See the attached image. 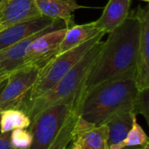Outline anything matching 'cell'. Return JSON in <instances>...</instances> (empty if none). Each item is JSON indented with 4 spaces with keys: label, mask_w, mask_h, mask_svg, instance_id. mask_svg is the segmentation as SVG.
Listing matches in <instances>:
<instances>
[{
    "label": "cell",
    "mask_w": 149,
    "mask_h": 149,
    "mask_svg": "<svg viewBox=\"0 0 149 149\" xmlns=\"http://www.w3.org/2000/svg\"><path fill=\"white\" fill-rule=\"evenodd\" d=\"M68 27L60 26L44 31L28 45L24 59V66L29 65H44L57 54L58 49Z\"/></svg>",
    "instance_id": "7"
},
{
    "label": "cell",
    "mask_w": 149,
    "mask_h": 149,
    "mask_svg": "<svg viewBox=\"0 0 149 149\" xmlns=\"http://www.w3.org/2000/svg\"><path fill=\"white\" fill-rule=\"evenodd\" d=\"M140 1H143V2H147V3H148L149 0H140Z\"/></svg>",
    "instance_id": "27"
},
{
    "label": "cell",
    "mask_w": 149,
    "mask_h": 149,
    "mask_svg": "<svg viewBox=\"0 0 149 149\" xmlns=\"http://www.w3.org/2000/svg\"><path fill=\"white\" fill-rule=\"evenodd\" d=\"M141 29L139 6L129 12L122 24L107 33V39L103 42L86 76L82 96L97 85L134 70Z\"/></svg>",
    "instance_id": "1"
},
{
    "label": "cell",
    "mask_w": 149,
    "mask_h": 149,
    "mask_svg": "<svg viewBox=\"0 0 149 149\" xmlns=\"http://www.w3.org/2000/svg\"><path fill=\"white\" fill-rule=\"evenodd\" d=\"M65 23L45 17H39L25 22H21L0 30V51L20 42L36 33Z\"/></svg>",
    "instance_id": "8"
},
{
    "label": "cell",
    "mask_w": 149,
    "mask_h": 149,
    "mask_svg": "<svg viewBox=\"0 0 149 149\" xmlns=\"http://www.w3.org/2000/svg\"><path fill=\"white\" fill-rule=\"evenodd\" d=\"M105 35L106 33L102 31L84 44L61 54H56L49 59L41 67L38 77L31 89L27 100L22 108L27 103L42 96L46 92L51 90L56 84H58V82L65 76V74L97 42L102 40ZM22 108L20 110H22Z\"/></svg>",
    "instance_id": "4"
},
{
    "label": "cell",
    "mask_w": 149,
    "mask_h": 149,
    "mask_svg": "<svg viewBox=\"0 0 149 149\" xmlns=\"http://www.w3.org/2000/svg\"><path fill=\"white\" fill-rule=\"evenodd\" d=\"M40 65H29L8 74L0 93V113L8 109H21L40 72Z\"/></svg>",
    "instance_id": "6"
},
{
    "label": "cell",
    "mask_w": 149,
    "mask_h": 149,
    "mask_svg": "<svg viewBox=\"0 0 149 149\" xmlns=\"http://www.w3.org/2000/svg\"><path fill=\"white\" fill-rule=\"evenodd\" d=\"M74 109L70 105H55L35 116L29 127L32 136L29 149H49Z\"/></svg>",
    "instance_id": "5"
},
{
    "label": "cell",
    "mask_w": 149,
    "mask_h": 149,
    "mask_svg": "<svg viewBox=\"0 0 149 149\" xmlns=\"http://www.w3.org/2000/svg\"><path fill=\"white\" fill-rule=\"evenodd\" d=\"M103 41L97 42L80 60L63 77L58 84L42 96L27 103L23 108L31 120L40 112L55 105H70L77 108L83 93V88L91 65L96 58Z\"/></svg>",
    "instance_id": "3"
},
{
    "label": "cell",
    "mask_w": 149,
    "mask_h": 149,
    "mask_svg": "<svg viewBox=\"0 0 149 149\" xmlns=\"http://www.w3.org/2000/svg\"><path fill=\"white\" fill-rule=\"evenodd\" d=\"M39 17L35 0L0 1V30Z\"/></svg>",
    "instance_id": "11"
},
{
    "label": "cell",
    "mask_w": 149,
    "mask_h": 149,
    "mask_svg": "<svg viewBox=\"0 0 149 149\" xmlns=\"http://www.w3.org/2000/svg\"><path fill=\"white\" fill-rule=\"evenodd\" d=\"M7 77H8V75H4V74H1V73H0V82H1L2 80L5 79Z\"/></svg>",
    "instance_id": "25"
},
{
    "label": "cell",
    "mask_w": 149,
    "mask_h": 149,
    "mask_svg": "<svg viewBox=\"0 0 149 149\" xmlns=\"http://www.w3.org/2000/svg\"><path fill=\"white\" fill-rule=\"evenodd\" d=\"M29 116L19 109H8L0 113V132L9 133L15 129L29 128Z\"/></svg>",
    "instance_id": "17"
},
{
    "label": "cell",
    "mask_w": 149,
    "mask_h": 149,
    "mask_svg": "<svg viewBox=\"0 0 149 149\" xmlns=\"http://www.w3.org/2000/svg\"><path fill=\"white\" fill-rule=\"evenodd\" d=\"M141 149H149V142L148 143V144H146V145H145V146H144V147H143Z\"/></svg>",
    "instance_id": "26"
},
{
    "label": "cell",
    "mask_w": 149,
    "mask_h": 149,
    "mask_svg": "<svg viewBox=\"0 0 149 149\" xmlns=\"http://www.w3.org/2000/svg\"><path fill=\"white\" fill-rule=\"evenodd\" d=\"M78 113L73 110L70 117L67 119L66 122L63 126L62 129L58 133L55 141L52 144L49 149H65L68 144L72 141V131L75 126V123L78 120Z\"/></svg>",
    "instance_id": "19"
},
{
    "label": "cell",
    "mask_w": 149,
    "mask_h": 149,
    "mask_svg": "<svg viewBox=\"0 0 149 149\" xmlns=\"http://www.w3.org/2000/svg\"><path fill=\"white\" fill-rule=\"evenodd\" d=\"M134 112L137 114H142L149 123V88L138 92L135 99Z\"/></svg>",
    "instance_id": "21"
},
{
    "label": "cell",
    "mask_w": 149,
    "mask_h": 149,
    "mask_svg": "<svg viewBox=\"0 0 149 149\" xmlns=\"http://www.w3.org/2000/svg\"><path fill=\"white\" fill-rule=\"evenodd\" d=\"M136 114L133 110L119 113L111 117L105 124L108 128L109 147L121 142L131 130Z\"/></svg>",
    "instance_id": "16"
},
{
    "label": "cell",
    "mask_w": 149,
    "mask_h": 149,
    "mask_svg": "<svg viewBox=\"0 0 149 149\" xmlns=\"http://www.w3.org/2000/svg\"><path fill=\"white\" fill-rule=\"evenodd\" d=\"M138 92L133 70L93 87L81 97L75 111L88 123L105 124L119 113L134 111Z\"/></svg>",
    "instance_id": "2"
},
{
    "label": "cell",
    "mask_w": 149,
    "mask_h": 149,
    "mask_svg": "<svg viewBox=\"0 0 149 149\" xmlns=\"http://www.w3.org/2000/svg\"><path fill=\"white\" fill-rule=\"evenodd\" d=\"M60 26H66V24H65V23H62L61 24H58V25H56V26H53L51 28L60 27ZM51 28H49V29H51ZM46 30H48V29H46ZM43 31H42L38 33H36L20 42H17V43L0 51V73L8 75L11 72L23 67L24 53H25V51H26L28 45L34 38H36Z\"/></svg>",
    "instance_id": "14"
},
{
    "label": "cell",
    "mask_w": 149,
    "mask_h": 149,
    "mask_svg": "<svg viewBox=\"0 0 149 149\" xmlns=\"http://www.w3.org/2000/svg\"><path fill=\"white\" fill-rule=\"evenodd\" d=\"M147 143H148V135L135 120L127 137L121 142L110 146L109 149H122L127 147H138L143 146Z\"/></svg>",
    "instance_id": "18"
},
{
    "label": "cell",
    "mask_w": 149,
    "mask_h": 149,
    "mask_svg": "<svg viewBox=\"0 0 149 149\" xmlns=\"http://www.w3.org/2000/svg\"><path fill=\"white\" fill-rule=\"evenodd\" d=\"M6 80H7V78L0 82V93H1V91H2V89L3 88V86H4V85H5V83H6Z\"/></svg>",
    "instance_id": "23"
},
{
    "label": "cell",
    "mask_w": 149,
    "mask_h": 149,
    "mask_svg": "<svg viewBox=\"0 0 149 149\" xmlns=\"http://www.w3.org/2000/svg\"><path fill=\"white\" fill-rule=\"evenodd\" d=\"M0 1H1V0H0Z\"/></svg>",
    "instance_id": "28"
},
{
    "label": "cell",
    "mask_w": 149,
    "mask_h": 149,
    "mask_svg": "<svg viewBox=\"0 0 149 149\" xmlns=\"http://www.w3.org/2000/svg\"><path fill=\"white\" fill-rule=\"evenodd\" d=\"M42 17L65 23L67 27L74 24L72 13L79 9L86 8L75 0H35Z\"/></svg>",
    "instance_id": "13"
},
{
    "label": "cell",
    "mask_w": 149,
    "mask_h": 149,
    "mask_svg": "<svg viewBox=\"0 0 149 149\" xmlns=\"http://www.w3.org/2000/svg\"><path fill=\"white\" fill-rule=\"evenodd\" d=\"M10 144L14 149H29L32 136L30 129L20 128L10 132Z\"/></svg>",
    "instance_id": "20"
},
{
    "label": "cell",
    "mask_w": 149,
    "mask_h": 149,
    "mask_svg": "<svg viewBox=\"0 0 149 149\" xmlns=\"http://www.w3.org/2000/svg\"><path fill=\"white\" fill-rule=\"evenodd\" d=\"M100 32L102 31L96 28L94 21L84 24H73L67 28L65 37L58 49L57 54H61L75 48L96 37Z\"/></svg>",
    "instance_id": "15"
},
{
    "label": "cell",
    "mask_w": 149,
    "mask_h": 149,
    "mask_svg": "<svg viewBox=\"0 0 149 149\" xmlns=\"http://www.w3.org/2000/svg\"><path fill=\"white\" fill-rule=\"evenodd\" d=\"M66 149V148H65ZM69 149H81L79 146H77V145H74V144H72L71 145V147L69 148Z\"/></svg>",
    "instance_id": "24"
},
{
    "label": "cell",
    "mask_w": 149,
    "mask_h": 149,
    "mask_svg": "<svg viewBox=\"0 0 149 149\" xmlns=\"http://www.w3.org/2000/svg\"><path fill=\"white\" fill-rule=\"evenodd\" d=\"M141 29L134 68V80L139 91L149 88V8L141 7Z\"/></svg>",
    "instance_id": "10"
},
{
    "label": "cell",
    "mask_w": 149,
    "mask_h": 149,
    "mask_svg": "<svg viewBox=\"0 0 149 149\" xmlns=\"http://www.w3.org/2000/svg\"><path fill=\"white\" fill-rule=\"evenodd\" d=\"M131 0H108L99 19L94 21L96 28L106 34L113 31L127 18Z\"/></svg>",
    "instance_id": "12"
},
{
    "label": "cell",
    "mask_w": 149,
    "mask_h": 149,
    "mask_svg": "<svg viewBox=\"0 0 149 149\" xmlns=\"http://www.w3.org/2000/svg\"><path fill=\"white\" fill-rule=\"evenodd\" d=\"M72 141L81 149H109L108 128L106 124L93 125L78 117Z\"/></svg>",
    "instance_id": "9"
},
{
    "label": "cell",
    "mask_w": 149,
    "mask_h": 149,
    "mask_svg": "<svg viewBox=\"0 0 149 149\" xmlns=\"http://www.w3.org/2000/svg\"><path fill=\"white\" fill-rule=\"evenodd\" d=\"M10 132L0 134V149H14L10 144Z\"/></svg>",
    "instance_id": "22"
}]
</instances>
